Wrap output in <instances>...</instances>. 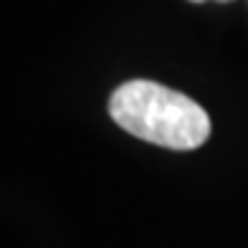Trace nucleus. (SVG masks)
Instances as JSON below:
<instances>
[{"label":"nucleus","mask_w":248,"mask_h":248,"mask_svg":"<svg viewBox=\"0 0 248 248\" xmlns=\"http://www.w3.org/2000/svg\"><path fill=\"white\" fill-rule=\"evenodd\" d=\"M190 3H205V0H190ZM220 3H228V0H220Z\"/></svg>","instance_id":"2"},{"label":"nucleus","mask_w":248,"mask_h":248,"mask_svg":"<svg viewBox=\"0 0 248 248\" xmlns=\"http://www.w3.org/2000/svg\"><path fill=\"white\" fill-rule=\"evenodd\" d=\"M109 114L124 132L167 150H198L210 137V119L198 101L147 78L122 84Z\"/></svg>","instance_id":"1"}]
</instances>
